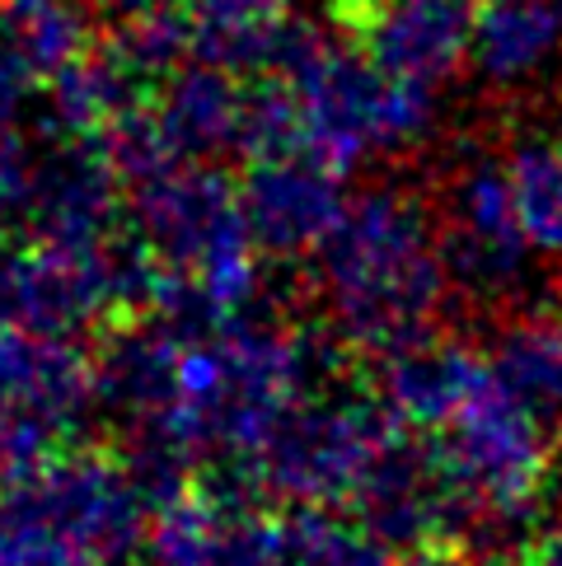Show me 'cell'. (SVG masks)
I'll use <instances>...</instances> for the list:
<instances>
[{
	"label": "cell",
	"mask_w": 562,
	"mask_h": 566,
	"mask_svg": "<svg viewBox=\"0 0 562 566\" xmlns=\"http://www.w3.org/2000/svg\"><path fill=\"white\" fill-rule=\"evenodd\" d=\"M333 333L356 356H389L440 333L455 295L436 244V211L408 188H366L347 197L337 226L314 253Z\"/></svg>",
	"instance_id": "cell-1"
},
{
	"label": "cell",
	"mask_w": 562,
	"mask_h": 566,
	"mask_svg": "<svg viewBox=\"0 0 562 566\" xmlns=\"http://www.w3.org/2000/svg\"><path fill=\"white\" fill-rule=\"evenodd\" d=\"M146 515L127 450L71 440L0 482V566H123L146 543Z\"/></svg>",
	"instance_id": "cell-2"
},
{
	"label": "cell",
	"mask_w": 562,
	"mask_h": 566,
	"mask_svg": "<svg viewBox=\"0 0 562 566\" xmlns=\"http://www.w3.org/2000/svg\"><path fill=\"white\" fill-rule=\"evenodd\" d=\"M132 226L188 272L220 314H239L258 295V239L249 230L239 184L207 159H178L174 169L127 188Z\"/></svg>",
	"instance_id": "cell-3"
},
{
	"label": "cell",
	"mask_w": 562,
	"mask_h": 566,
	"mask_svg": "<svg viewBox=\"0 0 562 566\" xmlns=\"http://www.w3.org/2000/svg\"><path fill=\"white\" fill-rule=\"evenodd\" d=\"M398 436H404V427L371 384L337 398L314 394L295 402L277 436L263 444V454L249 459L244 469L253 473L268 501L347 511Z\"/></svg>",
	"instance_id": "cell-4"
},
{
	"label": "cell",
	"mask_w": 562,
	"mask_h": 566,
	"mask_svg": "<svg viewBox=\"0 0 562 566\" xmlns=\"http://www.w3.org/2000/svg\"><path fill=\"white\" fill-rule=\"evenodd\" d=\"M427 444L440 473L478 505L483 520L530 524L549 496V427L520 398L501 389L497 375L459 408L446 431H431Z\"/></svg>",
	"instance_id": "cell-5"
},
{
	"label": "cell",
	"mask_w": 562,
	"mask_h": 566,
	"mask_svg": "<svg viewBox=\"0 0 562 566\" xmlns=\"http://www.w3.org/2000/svg\"><path fill=\"white\" fill-rule=\"evenodd\" d=\"M436 244L455 295L473 300H511L525 281L530 239L520 226L507 159L465 155L450 174L446 201L436 211Z\"/></svg>",
	"instance_id": "cell-6"
},
{
	"label": "cell",
	"mask_w": 562,
	"mask_h": 566,
	"mask_svg": "<svg viewBox=\"0 0 562 566\" xmlns=\"http://www.w3.org/2000/svg\"><path fill=\"white\" fill-rule=\"evenodd\" d=\"M0 318L52 337H71L80 328H108V244L75 249L29 234L24 244L0 249Z\"/></svg>",
	"instance_id": "cell-7"
},
{
	"label": "cell",
	"mask_w": 562,
	"mask_h": 566,
	"mask_svg": "<svg viewBox=\"0 0 562 566\" xmlns=\"http://www.w3.org/2000/svg\"><path fill=\"white\" fill-rule=\"evenodd\" d=\"M329 14L389 75L440 85L469 62V0H329Z\"/></svg>",
	"instance_id": "cell-8"
},
{
	"label": "cell",
	"mask_w": 562,
	"mask_h": 566,
	"mask_svg": "<svg viewBox=\"0 0 562 566\" xmlns=\"http://www.w3.org/2000/svg\"><path fill=\"white\" fill-rule=\"evenodd\" d=\"M239 201H244L249 230L263 258L291 262L319 253V244L329 239V230L347 207V192L343 174L329 169L319 155L291 150L272 159H244Z\"/></svg>",
	"instance_id": "cell-9"
},
{
	"label": "cell",
	"mask_w": 562,
	"mask_h": 566,
	"mask_svg": "<svg viewBox=\"0 0 562 566\" xmlns=\"http://www.w3.org/2000/svg\"><path fill=\"white\" fill-rule=\"evenodd\" d=\"M123 174L94 140H62L48 159H38L33 197H29V234L52 239V244L98 249L127 226V197Z\"/></svg>",
	"instance_id": "cell-10"
},
{
	"label": "cell",
	"mask_w": 562,
	"mask_h": 566,
	"mask_svg": "<svg viewBox=\"0 0 562 566\" xmlns=\"http://www.w3.org/2000/svg\"><path fill=\"white\" fill-rule=\"evenodd\" d=\"M492 379V356L469 347L465 337L431 333L404 352L375 360V379H366L379 402L394 412L404 431L431 436L446 431L459 408Z\"/></svg>",
	"instance_id": "cell-11"
},
{
	"label": "cell",
	"mask_w": 562,
	"mask_h": 566,
	"mask_svg": "<svg viewBox=\"0 0 562 566\" xmlns=\"http://www.w3.org/2000/svg\"><path fill=\"white\" fill-rule=\"evenodd\" d=\"M244 80L230 66L202 62L178 66L155 94L159 123H165L169 146L178 159H211L239 140V117H244Z\"/></svg>",
	"instance_id": "cell-12"
},
{
	"label": "cell",
	"mask_w": 562,
	"mask_h": 566,
	"mask_svg": "<svg viewBox=\"0 0 562 566\" xmlns=\"http://www.w3.org/2000/svg\"><path fill=\"white\" fill-rule=\"evenodd\" d=\"M562 52V0H483L473 10V71L497 90L534 80Z\"/></svg>",
	"instance_id": "cell-13"
},
{
	"label": "cell",
	"mask_w": 562,
	"mask_h": 566,
	"mask_svg": "<svg viewBox=\"0 0 562 566\" xmlns=\"http://www.w3.org/2000/svg\"><path fill=\"white\" fill-rule=\"evenodd\" d=\"M159 90L146 85L108 43L75 56L52 75V123L71 140H104L132 108L150 104Z\"/></svg>",
	"instance_id": "cell-14"
},
{
	"label": "cell",
	"mask_w": 562,
	"mask_h": 566,
	"mask_svg": "<svg viewBox=\"0 0 562 566\" xmlns=\"http://www.w3.org/2000/svg\"><path fill=\"white\" fill-rule=\"evenodd\" d=\"M492 375L501 379V389L520 398L525 408L558 427L562 421V314H520L497 333Z\"/></svg>",
	"instance_id": "cell-15"
},
{
	"label": "cell",
	"mask_w": 562,
	"mask_h": 566,
	"mask_svg": "<svg viewBox=\"0 0 562 566\" xmlns=\"http://www.w3.org/2000/svg\"><path fill=\"white\" fill-rule=\"evenodd\" d=\"M197 56L239 75H263L277 33L291 19V0H192Z\"/></svg>",
	"instance_id": "cell-16"
},
{
	"label": "cell",
	"mask_w": 562,
	"mask_h": 566,
	"mask_svg": "<svg viewBox=\"0 0 562 566\" xmlns=\"http://www.w3.org/2000/svg\"><path fill=\"white\" fill-rule=\"evenodd\" d=\"M0 38L52 80L90 52V14L80 0H0Z\"/></svg>",
	"instance_id": "cell-17"
},
{
	"label": "cell",
	"mask_w": 562,
	"mask_h": 566,
	"mask_svg": "<svg viewBox=\"0 0 562 566\" xmlns=\"http://www.w3.org/2000/svg\"><path fill=\"white\" fill-rule=\"evenodd\" d=\"M507 174L516 211L534 253L562 258V140L558 136H516L507 146Z\"/></svg>",
	"instance_id": "cell-18"
},
{
	"label": "cell",
	"mask_w": 562,
	"mask_h": 566,
	"mask_svg": "<svg viewBox=\"0 0 562 566\" xmlns=\"http://www.w3.org/2000/svg\"><path fill=\"white\" fill-rule=\"evenodd\" d=\"M277 566H394V557L361 520H343L329 505H287Z\"/></svg>",
	"instance_id": "cell-19"
},
{
	"label": "cell",
	"mask_w": 562,
	"mask_h": 566,
	"mask_svg": "<svg viewBox=\"0 0 562 566\" xmlns=\"http://www.w3.org/2000/svg\"><path fill=\"white\" fill-rule=\"evenodd\" d=\"M108 48L146 80V85H165V80L197 56V38H192V14L178 6H159V10H140L123 14V24L108 38Z\"/></svg>",
	"instance_id": "cell-20"
},
{
	"label": "cell",
	"mask_w": 562,
	"mask_h": 566,
	"mask_svg": "<svg viewBox=\"0 0 562 566\" xmlns=\"http://www.w3.org/2000/svg\"><path fill=\"white\" fill-rule=\"evenodd\" d=\"M235 150L244 159H272V155L305 150V113H300V98L287 80H277V75L249 80Z\"/></svg>",
	"instance_id": "cell-21"
},
{
	"label": "cell",
	"mask_w": 562,
	"mask_h": 566,
	"mask_svg": "<svg viewBox=\"0 0 562 566\" xmlns=\"http://www.w3.org/2000/svg\"><path fill=\"white\" fill-rule=\"evenodd\" d=\"M33 85H38V71L6 43V38H0V132H14Z\"/></svg>",
	"instance_id": "cell-22"
},
{
	"label": "cell",
	"mask_w": 562,
	"mask_h": 566,
	"mask_svg": "<svg viewBox=\"0 0 562 566\" xmlns=\"http://www.w3.org/2000/svg\"><path fill=\"white\" fill-rule=\"evenodd\" d=\"M398 566H483V553H473L469 543H431V548L404 553Z\"/></svg>",
	"instance_id": "cell-23"
},
{
	"label": "cell",
	"mask_w": 562,
	"mask_h": 566,
	"mask_svg": "<svg viewBox=\"0 0 562 566\" xmlns=\"http://www.w3.org/2000/svg\"><path fill=\"white\" fill-rule=\"evenodd\" d=\"M113 14H140V10H159V6H184V0H98Z\"/></svg>",
	"instance_id": "cell-24"
},
{
	"label": "cell",
	"mask_w": 562,
	"mask_h": 566,
	"mask_svg": "<svg viewBox=\"0 0 562 566\" xmlns=\"http://www.w3.org/2000/svg\"><path fill=\"white\" fill-rule=\"evenodd\" d=\"M6 216H10V211H6V207H0V226H6ZM0 249H6V244H0Z\"/></svg>",
	"instance_id": "cell-25"
}]
</instances>
